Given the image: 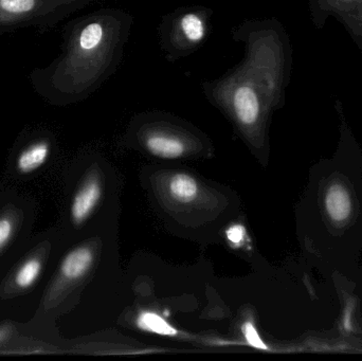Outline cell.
Instances as JSON below:
<instances>
[{
	"label": "cell",
	"instance_id": "obj_1",
	"mask_svg": "<svg viewBox=\"0 0 362 361\" xmlns=\"http://www.w3.org/2000/svg\"><path fill=\"white\" fill-rule=\"evenodd\" d=\"M244 59L227 73L202 83L206 99L246 134L259 133L270 114L282 107L293 69V48L276 18L249 19L232 30Z\"/></svg>",
	"mask_w": 362,
	"mask_h": 361
},
{
	"label": "cell",
	"instance_id": "obj_2",
	"mask_svg": "<svg viewBox=\"0 0 362 361\" xmlns=\"http://www.w3.org/2000/svg\"><path fill=\"white\" fill-rule=\"evenodd\" d=\"M133 25V15L117 8H101L76 23L51 76L59 95L84 99L116 73Z\"/></svg>",
	"mask_w": 362,
	"mask_h": 361
},
{
	"label": "cell",
	"instance_id": "obj_3",
	"mask_svg": "<svg viewBox=\"0 0 362 361\" xmlns=\"http://www.w3.org/2000/svg\"><path fill=\"white\" fill-rule=\"evenodd\" d=\"M213 15L208 6H187L163 16L158 40L165 61L176 63L197 52L210 36Z\"/></svg>",
	"mask_w": 362,
	"mask_h": 361
},
{
	"label": "cell",
	"instance_id": "obj_4",
	"mask_svg": "<svg viewBox=\"0 0 362 361\" xmlns=\"http://www.w3.org/2000/svg\"><path fill=\"white\" fill-rule=\"evenodd\" d=\"M138 134L148 153L165 159H177L187 150L182 127L167 114H146L137 121Z\"/></svg>",
	"mask_w": 362,
	"mask_h": 361
},
{
	"label": "cell",
	"instance_id": "obj_5",
	"mask_svg": "<svg viewBox=\"0 0 362 361\" xmlns=\"http://www.w3.org/2000/svg\"><path fill=\"white\" fill-rule=\"evenodd\" d=\"M308 6L316 29H322L329 17H335L362 53V0H308Z\"/></svg>",
	"mask_w": 362,
	"mask_h": 361
},
{
	"label": "cell",
	"instance_id": "obj_6",
	"mask_svg": "<svg viewBox=\"0 0 362 361\" xmlns=\"http://www.w3.org/2000/svg\"><path fill=\"white\" fill-rule=\"evenodd\" d=\"M101 187L97 182H90L83 187L74 197L71 206L72 220L80 225L88 218L101 199Z\"/></svg>",
	"mask_w": 362,
	"mask_h": 361
},
{
	"label": "cell",
	"instance_id": "obj_7",
	"mask_svg": "<svg viewBox=\"0 0 362 361\" xmlns=\"http://www.w3.org/2000/svg\"><path fill=\"white\" fill-rule=\"evenodd\" d=\"M325 209L334 222L342 223L352 213L350 193L341 184H333L325 195Z\"/></svg>",
	"mask_w": 362,
	"mask_h": 361
},
{
	"label": "cell",
	"instance_id": "obj_8",
	"mask_svg": "<svg viewBox=\"0 0 362 361\" xmlns=\"http://www.w3.org/2000/svg\"><path fill=\"white\" fill-rule=\"evenodd\" d=\"M93 262V251L88 248L81 247L67 254L61 265L64 277L76 280L88 271Z\"/></svg>",
	"mask_w": 362,
	"mask_h": 361
},
{
	"label": "cell",
	"instance_id": "obj_9",
	"mask_svg": "<svg viewBox=\"0 0 362 361\" xmlns=\"http://www.w3.org/2000/svg\"><path fill=\"white\" fill-rule=\"evenodd\" d=\"M40 0H0V23L25 18L34 12Z\"/></svg>",
	"mask_w": 362,
	"mask_h": 361
},
{
	"label": "cell",
	"instance_id": "obj_10",
	"mask_svg": "<svg viewBox=\"0 0 362 361\" xmlns=\"http://www.w3.org/2000/svg\"><path fill=\"white\" fill-rule=\"evenodd\" d=\"M49 144L38 142L28 148L19 155L17 167L23 174L31 173L46 162L49 156Z\"/></svg>",
	"mask_w": 362,
	"mask_h": 361
},
{
	"label": "cell",
	"instance_id": "obj_11",
	"mask_svg": "<svg viewBox=\"0 0 362 361\" xmlns=\"http://www.w3.org/2000/svg\"><path fill=\"white\" fill-rule=\"evenodd\" d=\"M170 193L177 201L187 203L193 201L198 193V184L187 174H177L170 182Z\"/></svg>",
	"mask_w": 362,
	"mask_h": 361
},
{
	"label": "cell",
	"instance_id": "obj_12",
	"mask_svg": "<svg viewBox=\"0 0 362 361\" xmlns=\"http://www.w3.org/2000/svg\"><path fill=\"white\" fill-rule=\"evenodd\" d=\"M137 326L141 330L163 336H176L177 330L158 314L144 312L138 317Z\"/></svg>",
	"mask_w": 362,
	"mask_h": 361
},
{
	"label": "cell",
	"instance_id": "obj_13",
	"mask_svg": "<svg viewBox=\"0 0 362 361\" xmlns=\"http://www.w3.org/2000/svg\"><path fill=\"white\" fill-rule=\"evenodd\" d=\"M42 271V264L36 259L28 261L17 273L15 282L21 288H28L35 283Z\"/></svg>",
	"mask_w": 362,
	"mask_h": 361
},
{
	"label": "cell",
	"instance_id": "obj_14",
	"mask_svg": "<svg viewBox=\"0 0 362 361\" xmlns=\"http://www.w3.org/2000/svg\"><path fill=\"white\" fill-rule=\"evenodd\" d=\"M243 332H244L245 337H246L249 345L257 348V349L267 350V347H266L265 343L262 341V339L259 338V333L257 332L252 324H250V322L245 324L244 326H243Z\"/></svg>",
	"mask_w": 362,
	"mask_h": 361
},
{
	"label": "cell",
	"instance_id": "obj_15",
	"mask_svg": "<svg viewBox=\"0 0 362 361\" xmlns=\"http://www.w3.org/2000/svg\"><path fill=\"white\" fill-rule=\"evenodd\" d=\"M12 223L8 218H0V248L4 247L12 235Z\"/></svg>",
	"mask_w": 362,
	"mask_h": 361
},
{
	"label": "cell",
	"instance_id": "obj_16",
	"mask_svg": "<svg viewBox=\"0 0 362 361\" xmlns=\"http://www.w3.org/2000/svg\"><path fill=\"white\" fill-rule=\"evenodd\" d=\"M244 237V229L243 227L235 226L228 231V237L232 243H240Z\"/></svg>",
	"mask_w": 362,
	"mask_h": 361
}]
</instances>
